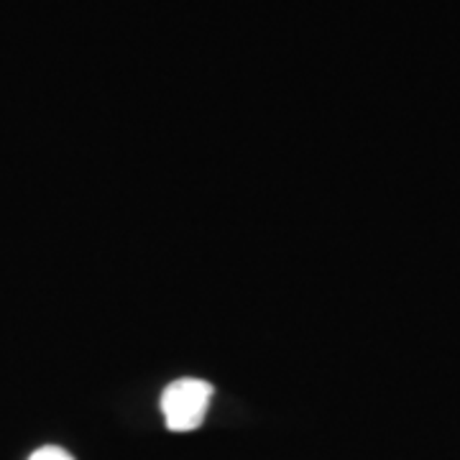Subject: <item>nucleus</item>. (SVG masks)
Instances as JSON below:
<instances>
[{
    "label": "nucleus",
    "instance_id": "obj_1",
    "mask_svg": "<svg viewBox=\"0 0 460 460\" xmlns=\"http://www.w3.org/2000/svg\"><path fill=\"white\" fill-rule=\"evenodd\" d=\"M215 389L202 378H180L162 394V411L172 432H192L202 425Z\"/></svg>",
    "mask_w": 460,
    "mask_h": 460
},
{
    "label": "nucleus",
    "instance_id": "obj_2",
    "mask_svg": "<svg viewBox=\"0 0 460 460\" xmlns=\"http://www.w3.org/2000/svg\"><path fill=\"white\" fill-rule=\"evenodd\" d=\"M29 460H75L66 450L62 447H54V445H47V447H39Z\"/></svg>",
    "mask_w": 460,
    "mask_h": 460
}]
</instances>
